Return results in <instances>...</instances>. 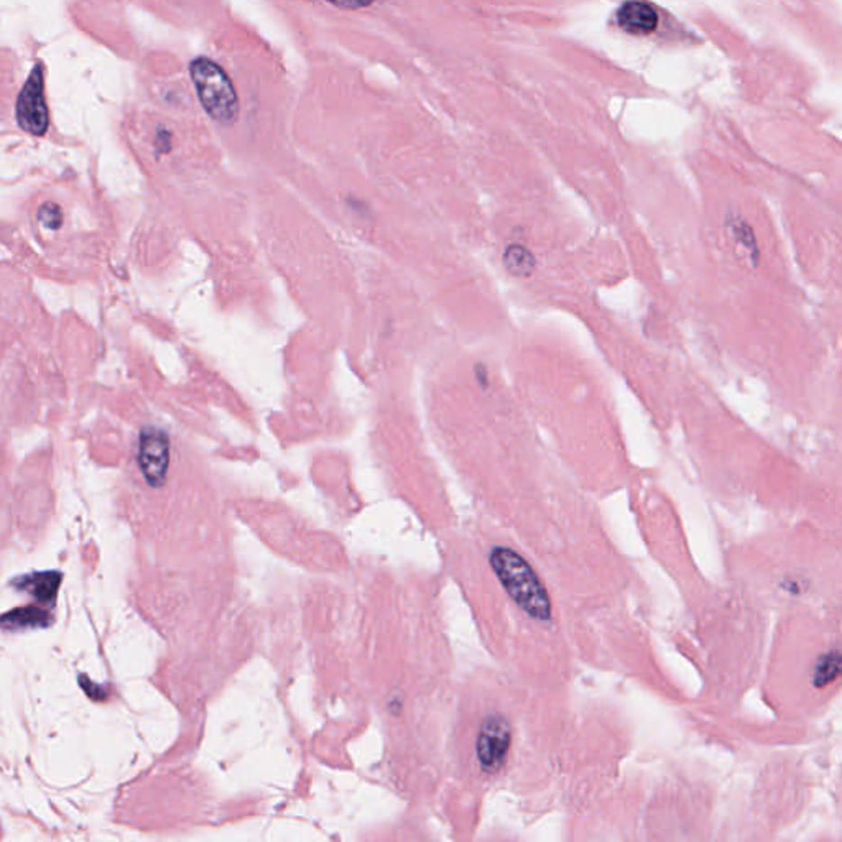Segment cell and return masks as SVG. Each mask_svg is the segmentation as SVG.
<instances>
[{
	"mask_svg": "<svg viewBox=\"0 0 842 842\" xmlns=\"http://www.w3.org/2000/svg\"><path fill=\"white\" fill-rule=\"evenodd\" d=\"M512 742V728L504 716L492 714L486 718L478 736V758L480 767L489 773L497 772L502 767L510 749Z\"/></svg>",
	"mask_w": 842,
	"mask_h": 842,
	"instance_id": "277c9868",
	"label": "cell"
},
{
	"mask_svg": "<svg viewBox=\"0 0 842 842\" xmlns=\"http://www.w3.org/2000/svg\"><path fill=\"white\" fill-rule=\"evenodd\" d=\"M618 23L630 35H650L658 27V12L646 0H628L618 9Z\"/></svg>",
	"mask_w": 842,
	"mask_h": 842,
	"instance_id": "8992f818",
	"label": "cell"
},
{
	"mask_svg": "<svg viewBox=\"0 0 842 842\" xmlns=\"http://www.w3.org/2000/svg\"><path fill=\"white\" fill-rule=\"evenodd\" d=\"M489 562L515 604L538 620L552 618V600L534 568L518 553L497 546Z\"/></svg>",
	"mask_w": 842,
	"mask_h": 842,
	"instance_id": "6da1fadb",
	"label": "cell"
},
{
	"mask_svg": "<svg viewBox=\"0 0 842 842\" xmlns=\"http://www.w3.org/2000/svg\"><path fill=\"white\" fill-rule=\"evenodd\" d=\"M38 221L48 229H58L63 224V215L61 209L55 203H45L38 211Z\"/></svg>",
	"mask_w": 842,
	"mask_h": 842,
	"instance_id": "8fae6325",
	"label": "cell"
},
{
	"mask_svg": "<svg viewBox=\"0 0 842 842\" xmlns=\"http://www.w3.org/2000/svg\"><path fill=\"white\" fill-rule=\"evenodd\" d=\"M189 73L197 97L211 119L223 125L234 124L239 115V99L224 69L209 58H197L189 66Z\"/></svg>",
	"mask_w": 842,
	"mask_h": 842,
	"instance_id": "7a4b0ae2",
	"label": "cell"
},
{
	"mask_svg": "<svg viewBox=\"0 0 842 842\" xmlns=\"http://www.w3.org/2000/svg\"><path fill=\"white\" fill-rule=\"evenodd\" d=\"M17 122L32 135H43L48 129V107L45 101L43 69L37 65L22 87L17 99Z\"/></svg>",
	"mask_w": 842,
	"mask_h": 842,
	"instance_id": "3957f363",
	"label": "cell"
},
{
	"mask_svg": "<svg viewBox=\"0 0 842 842\" xmlns=\"http://www.w3.org/2000/svg\"><path fill=\"white\" fill-rule=\"evenodd\" d=\"M169 462V436L157 428L142 431L139 444V466L143 478L153 487H160L167 479Z\"/></svg>",
	"mask_w": 842,
	"mask_h": 842,
	"instance_id": "5b68a950",
	"label": "cell"
},
{
	"mask_svg": "<svg viewBox=\"0 0 842 842\" xmlns=\"http://www.w3.org/2000/svg\"><path fill=\"white\" fill-rule=\"evenodd\" d=\"M504 263L515 277H530L536 267L534 253L520 243H512L507 247Z\"/></svg>",
	"mask_w": 842,
	"mask_h": 842,
	"instance_id": "30bf717a",
	"label": "cell"
},
{
	"mask_svg": "<svg viewBox=\"0 0 842 842\" xmlns=\"http://www.w3.org/2000/svg\"><path fill=\"white\" fill-rule=\"evenodd\" d=\"M48 624H50V616L40 608L17 609L5 614L4 618H0V626L5 628L38 627V626H48Z\"/></svg>",
	"mask_w": 842,
	"mask_h": 842,
	"instance_id": "9c48e42d",
	"label": "cell"
},
{
	"mask_svg": "<svg viewBox=\"0 0 842 842\" xmlns=\"http://www.w3.org/2000/svg\"><path fill=\"white\" fill-rule=\"evenodd\" d=\"M59 582H61L59 572H37V574L17 581V588L30 590V594H33L41 602H51L57 596Z\"/></svg>",
	"mask_w": 842,
	"mask_h": 842,
	"instance_id": "52a82bcc",
	"label": "cell"
},
{
	"mask_svg": "<svg viewBox=\"0 0 842 842\" xmlns=\"http://www.w3.org/2000/svg\"><path fill=\"white\" fill-rule=\"evenodd\" d=\"M329 2L334 4L337 7H343V9H362V7L374 4V0H329Z\"/></svg>",
	"mask_w": 842,
	"mask_h": 842,
	"instance_id": "7c38bea8",
	"label": "cell"
},
{
	"mask_svg": "<svg viewBox=\"0 0 842 842\" xmlns=\"http://www.w3.org/2000/svg\"><path fill=\"white\" fill-rule=\"evenodd\" d=\"M841 674V654L837 648L826 652L816 660L813 668V684L816 688H826Z\"/></svg>",
	"mask_w": 842,
	"mask_h": 842,
	"instance_id": "ba28073f",
	"label": "cell"
}]
</instances>
